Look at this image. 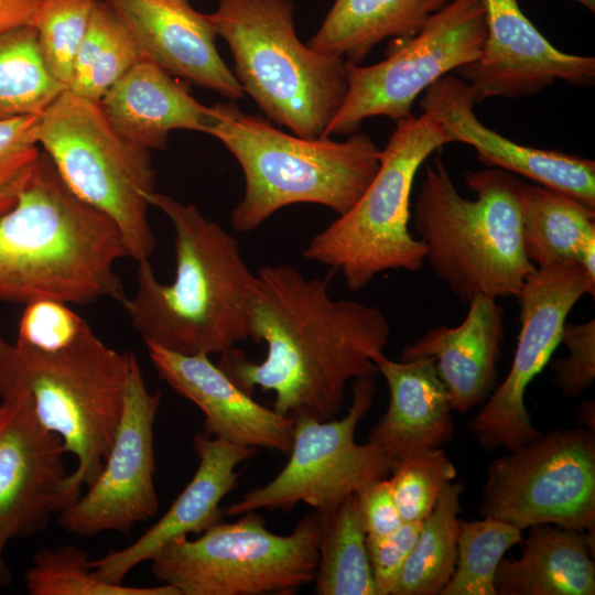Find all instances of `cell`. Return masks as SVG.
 I'll use <instances>...</instances> for the list:
<instances>
[{
    "instance_id": "cell-10",
    "label": "cell",
    "mask_w": 595,
    "mask_h": 595,
    "mask_svg": "<svg viewBox=\"0 0 595 595\" xmlns=\"http://www.w3.org/2000/svg\"><path fill=\"white\" fill-rule=\"evenodd\" d=\"M217 522L196 539H174L150 560L151 573L180 595L292 594L313 583L322 515L303 516L290 534L269 531L257 511Z\"/></svg>"
},
{
    "instance_id": "cell-8",
    "label": "cell",
    "mask_w": 595,
    "mask_h": 595,
    "mask_svg": "<svg viewBox=\"0 0 595 595\" xmlns=\"http://www.w3.org/2000/svg\"><path fill=\"white\" fill-rule=\"evenodd\" d=\"M447 143L443 128L424 112L397 121L369 186L313 236L303 257L339 271L350 292L383 271L420 270L426 246L409 230L412 185L424 161Z\"/></svg>"
},
{
    "instance_id": "cell-14",
    "label": "cell",
    "mask_w": 595,
    "mask_h": 595,
    "mask_svg": "<svg viewBox=\"0 0 595 595\" xmlns=\"http://www.w3.org/2000/svg\"><path fill=\"white\" fill-rule=\"evenodd\" d=\"M584 294L595 295V281L575 261L536 269L526 279L517 296L520 332L510 370L469 421L485 450L513 451L540 434L526 408V390L561 344L566 317Z\"/></svg>"
},
{
    "instance_id": "cell-43",
    "label": "cell",
    "mask_w": 595,
    "mask_h": 595,
    "mask_svg": "<svg viewBox=\"0 0 595 595\" xmlns=\"http://www.w3.org/2000/svg\"><path fill=\"white\" fill-rule=\"evenodd\" d=\"M8 541H6L1 536H0V569H1V565H2V552H3V549H4V545Z\"/></svg>"
},
{
    "instance_id": "cell-42",
    "label": "cell",
    "mask_w": 595,
    "mask_h": 595,
    "mask_svg": "<svg viewBox=\"0 0 595 595\" xmlns=\"http://www.w3.org/2000/svg\"><path fill=\"white\" fill-rule=\"evenodd\" d=\"M576 1L585 6L592 12H595V0H576Z\"/></svg>"
},
{
    "instance_id": "cell-44",
    "label": "cell",
    "mask_w": 595,
    "mask_h": 595,
    "mask_svg": "<svg viewBox=\"0 0 595 595\" xmlns=\"http://www.w3.org/2000/svg\"><path fill=\"white\" fill-rule=\"evenodd\" d=\"M169 1H174V2H187V0H169Z\"/></svg>"
},
{
    "instance_id": "cell-33",
    "label": "cell",
    "mask_w": 595,
    "mask_h": 595,
    "mask_svg": "<svg viewBox=\"0 0 595 595\" xmlns=\"http://www.w3.org/2000/svg\"><path fill=\"white\" fill-rule=\"evenodd\" d=\"M24 577L31 595H180L167 584L140 587L100 580L88 553L73 544L40 550Z\"/></svg>"
},
{
    "instance_id": "cell-18",
    "label": "cell",
    "mask_w": 595,
    "mask_h": 595,
    "mask_svg": "<svg viewBox=\"0 0 595 595\" xmlns=\"http://www.w3.org/2000/svg\"><path fill=\"white\" fill-rule=\"evenodd\" d=\"M475 99L459 77L446 75L425 89L420 107L452 142L476 150L477 160L556 190L595 208V162L578 155L519 144L483 125Z\"/></svg>"
},
{
    "instance_id": "cell-19",
    "label": "cell",
    "mask_w": 595,
    "mask_h": 595,
    "mask_svg": "<svg viewBox=\"0 0 595 595\" xmlns=\"http://www.w3.org/2000/svg\"><path fill=\"white\" fill-rule=\"evenodd\" d=\"M158 375L205 416L206 434L253 448L289 454L294 419L258 403L206 354H180L147 345Z\"/></svg>"
},
{
    "instance_id": "cell-6",
    "label": "cell",
    "mask_w": 595,
    "mask_h": 595,
    "mask_svg": "<svg viewBox=\"0 0 595 595\" xmlns=\"http://www.w3.org/2000/svg\"><path fill=\"white\" fill-rule=\"evenodd\" d=\"M134 354L106 345L86 322L68 346L44 351L0 337V398L25 392L40 423L77 465L66 507L99 475L119 426Z\"/></svg>"
},
{
    "instance_id": "cell-24",
    "label": "cell",
    "mask_w": 595,
    "mask_h": 595,
    "mask_svg": "<svg viewBox=\"0 0 595 595\" xmlns=\"http://www.w3.org/2000/svg\"><path fill=\"white\" fill-rule=\"evenodd\" d=\"M98 102L119 134L149 151L163 150L172 130L206 133L213 121L212 107L147 58L137 62Z\"/></svg>"
},
{
    "instance_id": "cell-4",
    "label": "cell",
    "mask_w": 595,
    "mask_h": 595,
    "mask_svg": "<svg viewBox=\"0 0 595 595\" xmlns=\"http://www.w3.org/2000/svg\"><path fill=\"white\" fill-rule=\"evenodd\" d=\"M520 182L498 167L467 171L475 195L468 199L441 158L425 165L412 223L434 274L463 302L476 294L517 298L537 269L523 249Z\"/></svg>"
},
{
    "instance_id": "cell-36",
    "label": "cell",
    "mask_w": 595,
    "mask_h": 595,
    "mask_svg": "<svg viewBox=\"0 0 595 595\" xmlns=\"http://www.w3.org/2000/svg\"><path fill=\"white\" fill-rule=\"evenodd\" d=\"M39 117L0 121V218L17 205L34 174L42 153L36 136Z\"/></svg>"
},
{
    "instance_id": "cell-15",
    "label": "cell",
    "mask_w": 595,
    "mask_h": 595,
    "mask_svg": "<svg viewBox=\"0 0 595 595\" xmlns=\"http://www.w3.org/2000/svg\"><path fill=\"white\" fill-rule=\"evenodd\" d=\"M161 401L133 356L122 416L105 464L86 494L58 513L64 530L83 537L128 533L159 509L154 485V422Z\"/></svg>"
},
{
    "instance_id": "cell-39",
    "label": "cell",
    "mask_w": 595,
    "mask_h": 595,
    "mask_svg": "<svg viewBox=\"0 0 595 595\" xmlns=\"http://www.w3.org/2000/svg\"><path fill=\"white\" fill-rule=\"evenodd\" d=\"M422 521L403 522L379 539L366 538L368 556L379 595H391L404 562L420 533Z\"/></svg>"
},
{
    "instance_id": "cell-32",
    "label": "cell",
    "mask_w": 595,
    "mask_h": 595,
    "mask_svg": "<svg viewBox=\"0 0 595 595\" xmlns=\"http://www.w3.org/2000/svg\"><path fill=\"white\" fill-rule=\"evenodd\" d=\"M521 531L491 517L459 521L455 569L440 594L496 595V570L507 550L522 541Z\"/></svg>"
},
{
    "instance_id": "cell-23",
    "label": "cell",
    "mask_w": 595,
    "mask_h": 595,
    "mask_svg": "<svg viewBox=\"0 0 595 595\" xmlns=\"http://www.w3.org/2000/svg\"><path fill=\"white\" fill-rule=\"evenodd\" d=\"M388 385L389 404L368 442L391 468L407 457L446 443L454 433L452 408L432 358L377 361Z\"/></svg>"
},
{
    "instance_id": "cell-20",
    "label": "cell",
    "mask_w": 595,
    "mask_h": 595,
    "mask_svg": "<svg viewBox=\"0 0 595 595\" xmlns=\"http://www.w3.org/2000/svg\"><path fill=\"white\" fill-rule=\"evenodd\" d=\"M105 1L129 30L143 58L231 101L244 98L241 85L217 51L208 14L188 2Z\"/></svg>"
},
{
    "instance_id": "cell-37",
    "label": "cell",
    "mask_w": 595,
    "mask_h": 595,
    "mask_svg": "<svg viewBox=\"0 0 595 595\" xmlns=\"http://www.w3.org/2000/svg\"><path fill=\"white\" fill-rule=\"evenodd\" d=\"M86 321L77 315L68 304L40 299L25 304L19 322V343L52 351L72 344L79 335Z\"/></svg>"
},
{
    "instance_id": "cell-29",
    "label": "cell",
    "mask_w": 595,
    "mask_h": 595,
    "mask_svg": "<svg viewBox=\"0 0 595 595\" xmlns=\"http://www.w3.org/2000/svg\"><path fill=\"white\" fill-rule=\"evenodd\" d=\"M461 483L446 484L433 510L422 521L391 595H436L451 578L457 556Z\"/></svg>"
},
{
    "instance_id": "cell-30",
    "label": "cell",
    "mask_w": 595,
    "mask_h": 595,
    "mask_svg": "<svg viewBox=\"0 0 595 595\" xmlns=\"http://www.w3.org/2000/svg\"><path fill=\"white\" fill-rule=\"evenodd\" d=\"M141 58L139 47L122 21L105 0H97L66 89L99 101Z\"/></svg>"
},
{
    "instance_id": "cell-7",
    "label": "cell",
    "mask_w": 595,
    "mask_h": 595,
    "mask_svg": "<svg viewBox=\"0 0 595 595\" xmlns=\"http://www.w3.org/2000/svg\"><path fill=\"white\" fill-rule=\"evenodd\" d=\"M229 46L234 75L269 120L316 139L347 93L346 61L298 37L290 0H218L208 14Z\"/></svg>"
},
{
    "instance_id": "cell-28",
    "label": "cell",
    "mask_w": 595,
    "mask_h": 595,
    "mask_svg": "<svg viewBox=\"0 0 595 595\" xmlns=\"http://www.w3.org/2000/svg\"><path fill=\"white\" fill-rule=\"evenodd\" d=\"M318 595H379L356 494L329 515H322L318 562L314 577Z\"/></svg>"
},
{
    "instance_id": "cell-41",
    "label": "cell",
    "mask_w": 595,
    "mask_h": 595,
    "mask_svg": "<svg viewBox=\"0 0 595 595\" xmlns=\"http://www.w3.org/2000/svg\"><path fill=\"white\" fill-rule=\"evenodd\" d=\"M40 0H0V33L34 28Z\"/></svg>"
},
{
    "instance_id": "cell-1",
    "label": "cell",
    "mask_w": 595,
    "mask_h": 595,
    "mask_svg": "<svg viewBox=\"0 0 595 595\" xmlns=\"http://www.w3.org/2000/svg\"><path fill=\"white\" fill-rule=\"evenodd\" d=\"M329 275L305 278L288 264L257 272L250 338L264 342L261 363L231 347L218 366L244 391H273V409L320 421L340 411L350 380L374 377L385 356L390 324L381 310L329 295Z\"/></svg>"
},
{
    "instance_id": "cell-17",
    "label": "cell",
    "mask_w": 595,
    "mask_h": 595,
    "mask_svg": "<svg viewBox=\"0 0 595 595\" xmlns=\"http://www.w3.org/2000/svg\"><path fill=\"white\" fill-rule=\"evenodd\" d=\"M486 39L479 57L455 71L475 102L541 93L556 79L571 86L595 83V58L553 46L522 12L518 0H483Z\"/></svg>"
},
{
    "instance_id": "cell-9",
    "label": "cell",
    "mask_w": 595,
    "mask_h": 595,
    "mask_svg": "<svg viewBox=\"0 0 595 595\" xmlns=\"http://www.w3.org/2000/svg\"><path fill=\"white\" fill-rule=\"evenodd\" d=\"M36 136L65 184L117 225L129 257L149 261L156 246L149 221L155 192L150 151L119 134L98 101L67 89L40 113Z\"/></svg>"
},
{
    "instance_id": "cell-38",
    "label": "cell",
    "mask_w": 595,
    "mask_h": 595,
    "mask_svg": "<svg viewBox=\"0 0 595 595\" xmlns=\"http://www.w3.org/2000/svg\"><path fill=\"white\" fill-rule=\"evenodd\" d=\"M561 343L569 355L554 361L555 383L565 397L577 398L595 378V321L563 325Z\"/></svg>"
},
{
    "instance_id": "cell-27",
    "label": "cell",
    "mask_w": 595,
    "mask_h": 595,
    "mask_svg": "<svg viewBox=\"0 0 595 595\" xmlns=\"http://www.w3.org/2000/svg\"><path fill=\"white\" fill-rule=\"evenodd\" d=\"M451 0H335L307 46L359 65L388 37L415 35Z\"/></svg>"
},
{
    "instance_id": "cell-22",
    "label": "cell",
    "mask_w": 595,
    "mask_h": 595,
    "mask_svg": "<svg viewBox=\"0 0 595 595\" xmlns=\"http://www.w3.org/2000/svg\"><path fill=\"white\" fill-rule=\"evenodd\" d=\"M502 340V306L494 296L476 294L459 325L429 329L403 347L400 359L432 358L452 410L466 412L495 390Z\"/></svg>"
},
{
    "instance_id": "cell-2",
    "label": "cell",
    "mask_w": 595,
    "mask_h": 595,
    "mask_svg": "<svg viewBox=\"0 0 595 595\" xmlns=\"http://www.w3.org/2000/svg\"><path fill=\"white\" fill-rule=\"evenodd\" d=\"M174 230L175 277L159 281L150 261L138 264L137 289L122 300L145 345L180 354H221L250 337V306L257 273L238 241L193 204L154 192Z\"/></svg>"
},
{
    "instance_id": "cell-11",
    "label": "cell",
    "mask_w": 595,
    "mask_h": 595,
    "mask_svg": "<svg viewBox=\"0 0 595 595\" xmlns=\"http://www.w3.org/2000/svg\"><path fill=\"white\" fill-rule=\"evenodd\" d=\"M486 32L483 0H451L415 35L397 40L383 61L369 66L346 62L347 93L324 137L351 134L376 116L396 122L412 116L420 94L479 57Z\"/></svg>"
},
{
    "instance_id": "cell-13",
    "label": "cell",
    "mask_w": 595,
    "mask_h": 595,
    "mask_svg": "<svg viewBox=\"0 0 595 595\" xmlns=\"http://www.w3.org/2000/svg\"><path fill=\"white\" fill-rule=\"evenodd\" d=\"M374 396L372 377H360L353 382L351 405L343 419L295 418L285 466L271 482L246 494L224 513L290 511L304 502L325 516L348 496L388 475L390 464L386 456L369 442H355L356 428L371 408Z\"/></svg>"
},
{
    "instance_id": "cell-34",
    "label": "cell",
    "mask_w": 595,
    "mask_h": 595,
    "mask_svg": "<svg viewBox=\"0 0 595 595\" xmlns=\"http://www.w3.org/2000/svg\"><path fill=\"white\" fill-rule=\"evenodd\" d=\"M97 0H40L39 50L52 76L66 88L79 44Z\"/></svg>"
},
{
    "instance_id": "cell-25",
    "label": "cell",
    "mask_w": 595,
    "mask_h": 595,
    "mask_svg": "<svg viewBox=\"0 0 595 595\" xmlns=\"http://www.w3.org/2000/svg\"><path fill=\"white\" fill-rule=\"evenodd\" d=\"M529 529L521 556L501 559L496 595H594V532L549 523Z\"/></svg>"
},
{
    "instance_id": "cell-31",
    "label": "cell",
    "mask_w": 595,
    "mask_h": 595,
    "mask_svg": "<svg viewBox=\"0 0 595 595\" xmlns=\"http://www.w3.org/2000/svg\"><path fill=\"white\" fill-rule=\"evenodd\" d=\"M65 89L44 64L35 28L0 33V121L39 115Z\"/></svg>"
},
{
    "instance_id": "cell-16",
    "label": "cell",
    "mask_w": 595,
    "mask_h": 595,
    "mask_svg": "<svg viewBox=\"0 0 595 595\" xmlns=\"http://www.w3.org/2000/svg\"><path fill=\"white\" fill-rule=\"evenodd\" d=\"M65 453L25 392L0 398V536L6 541L43 531L66 507Z\"/></svg>"
},
{
    "instance_id": "cell-40",
    "label": "cell",
    "mask_w": 595,
    "mask_h": 595,
    "mask_svg": "<svg viewBox=\"0 0 595 595\" xmlns=\"http://www.w3.org/2000/svg\"><path fill=\"white\" fill-rule=\"evenodd\" d=\"M356 496L366 538L387 537L403 523L392 496L390 483L385 477L369 484Z\"/></svg>"
},
{
    "instance_id": "cell-21",
    "label": "cell",
    "mask_w": 595,
    "mask_h": 595,
    "mask_svg": "<svg viewBox=\"0 0 595 595\" xmlns=\"http://www.w3.org/2000/svg\"><path fill=\"white\" fill-rule=\"evenodd\" d=\"M193 446L197 469L169 510L134 542L90 561L95 575L120 584L129 572L170 541L201 534L220 521L221 500L237 486L239 464L251 458L257 448L235 445L206 433H196Z\"/></svg>"
},
{
    "instance_id": "cell-12",
    "label": "cell",
    "mask_w": 595,
    "mask_h": 595,
    "mask_svg": "<svg viewBox=\"0 0 595 595\" xmlns=\"http://www.w3.org/2000/svg\"><path fill=\"white\" fill-rule=\"evenodd\" d=\"M482 517L523 530L549 523L595 531V440L586 428L556 429L493 461Z\"/></svg>"
},
{
    "instance_id": "cell-5",
    "label": "cell",
    "mask_w": 595,
    "mask_h": 595,
    "mask_svg": "<svg viewBox=\"0 0 595 595\" xmlns=\"http://www.w3.org/2000/svg\"><path fill=\"white\" fill-rule=\"evenodd\" d=\"M212 111L206 133L234 155L245 177L244 196L231 213L236 230L251 231L277 210L299 203L345 214L379 169L381 149L367 133L354 132L344 141L306 139L244 113L232 101L216 104Z\"/></svg>"
},
{
    "instance_id": "cell-3",
    "label": "cell",
    "mask_w": 595,
    "mask_h": 595,
    "mask_svg": "<svg viewBox=\"0 0 595 595\" xmlns=\"http://www.w3.org/2000/svg\"><path fill=\"white\" fill-rule=\"evenodd\" d=\"M127 257L117 225L79 198L42 150L19 202L0 218V300L122 302L116 264Z\"/></svg>"
},
{
    "instance_id": "cell-26",
    "label": "cell",
    "mask_w": 595,
    "mask_h": 595,
    "mask_svg": "<svg viewBox=\"0 0 595 595\" xmlns=\"http://www.w3.org/2000/svg\"><path fill=\"white\" fill-rule=\"evenodd\" d=\"M522 241L537 268L580 263L595 281V208L542 185L519 186Z\"/></svg>"
},
{
    "instance_id": "cell-35",
    "label": "cell",
    "mask_w": 595,
    "mask_h": 595,
    "mask_svg": "<svg viewBox=\"0 0 595 595\" xmlns=\"http://www.w3.org/2000/svg\"><path fill=\"white\" fill-rule=\"evenodd\" d=\"M388 478L403 522L423 521L456 469L442 450L430 448L396 464Z\"/></svg>"
}]
</instances>
